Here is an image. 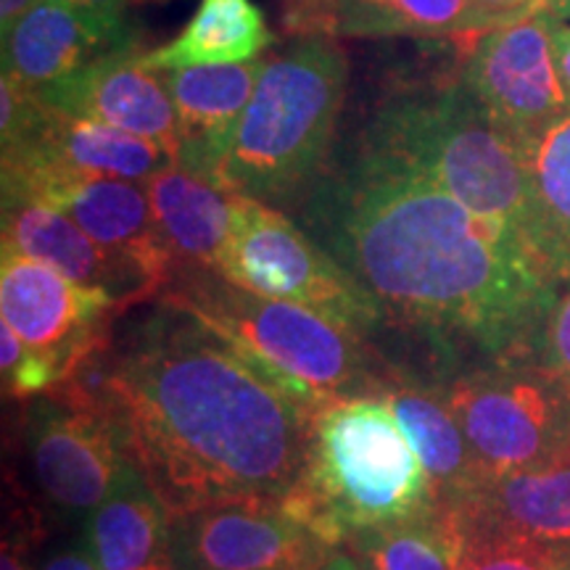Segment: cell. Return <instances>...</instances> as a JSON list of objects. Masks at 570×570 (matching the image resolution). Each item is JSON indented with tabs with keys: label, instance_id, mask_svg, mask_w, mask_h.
Instances as JSON below:
<instances>
[{
	"label": "cell",
	"instance_id": "cell-19",
	"mask_svg": "<svg viewBox=\"0 0 570 570\" xmlns=\"http://www.w3.org/2000/svg\"><path fill=\"white\" fill-rule=\"evenodd\" d=\"M375 391L389 399L412 446L417 449L436 504L460 508L479 494L487 479L441 389H431L415 377L386 370L377 377Z\"/></svg>",
	"mask_w": 570,
	"mask_h": 570
},
{
	"label": "cell",
	"instance_id": "cell-23",
	"mask_svg": "<svg viewBox=\"0 0 570 570\" xmlns=\"http://www.w3.org/2000/svg\"><path fill=\"white\" fill-rule=\"evenodd\" d=\"M159 233L180 267H212L233 227L235 194L190 175L180 164L142 183Z\"/></svg>",
	"mask_w": 570,
	"mask_h": 570
},
{
	"label": "cell",
	"instance_id": "cell-10",
	"mask_svg": "<svg viewBox=\"0 0 570 570\" xmlns=\"http://www.w3.org/2000/svg\"><path fill=\"white\" fill-rule=\"evenodd\" d=\"M27 454L35 487L63 515H90L135 465L109 412L56 391L30 410Z\"/></svg>",
	"mask_w": 570,
	"mask_h": 570
},
{
	"label": "cell",
	"instance_id": "cell-30",
	"mask_svg": "<svg viewBox=\"0 0 570 570\" xmlns=\"http://www.w3.org/2000/svg\"><path fill=\"white\" fill-rule=\"evenodd\" d=\"M48 3H59V6H67V9L80 11L85 21H90L96 30H101L114 40H122V42L138 40L130 27H127V19H125L127 0H48Z\"/></svg>",
	"mask_w": 570,
	"mask_h": 570
},
{
	"label": "cell",
	"instance_id": "cell-22",
	"mask_svg": "<svg viewBox=\"0 0 570 570\" xmlns=\"http://www.w3.org/2000/svg\"><path fill=\"white\" fill-rule=\"evenodd\" d=\"M85 547L101 570H142L173 550V515L135 465L85 520Z\"/></svg>",
	"mask_w": 570,
	"mask_h": 570
},
{
	"label": "cell",
	"instance_id": "cell-16",
	"mask_svg": "<svg viewBox=\"0 0 570 570\" xmlns=\"http://www.w3.org/2000/svg\"><path fill=\"white\" fill-rule=\"evenodd\" d=\"M265 61L159 71L177 117V164L212 183L225 142L252 101Z\"/></svg>",
	"mask_w": 570,
	"mask_h": 570
},
{
	"label": "cell",
	"instance_id": "cell-20",
	"mask_svg": "<svg viewBox=\"0 0 570 570\" xmlns=\"http://www.w3.org/2000/svg\"><path fill=\"white\" fill-rule=\"evenodd\" d=\"M458 510L512 537L570 552V446L541 465L483 483Z\"/></svg>",
	"mask_w": 570,
	"mask_h": 570
},
{
	"label": "cell",
	"instance_id": "cell-3",
	"mask_svg": "<svg viewBox=\"0 0 570 570\" xmlns=\"http://www.w3.org/2000/svg\"><path fill=\"white\" fill-rule=\"evenodd\" d=\"M281 502L336 550L436 508L417 449L381 391L312 412L302 473Z\"/></svg>",
	"mask_w": 570,
	"mask_h": 570
},
{
	"label": "cell",
	"instance_id": "cell-31",
	"mask_svg": "<svg viewBox=\"0 0 570 570\" xmlns=\"http://www.w3.org/2000/svg\"><path fill=\"white\" fill-rule=\"evenodd\" d=\"M38 529L30 525L27 533L9 531L3 539V554H0V570H35L32 566V547Z\"/></svg>",
	"mask_w": 570,
	"mask_h": 570
},
{
	"label": "cell",
	"instance_id": "cell-6",
	"mask_svg": "<svg viewBox=\"0 0 570 570\" xmlns=\"http://www.w3.org/2000/svg\"><path fill=\"white\" fill-rule=\"evenodd\" d=\"M346 56L309 38L269 59L235 122L212 185L259 202H285L323 167L346 96Z\"/></svg>",
	"mask_w": 570,
	"mask_h": 570
},
{
	"label": "cell",
	"instance_id": "cell-37",
	"mask_svg": "<svg viewBox=\"0 0 570 570\" xmlns=\"http://www.w3.org/2000/svg\"><path fill=\"white\" fill-rule=\"evenodd\" d=\"M142 570H188V568H185L183 562L177 560V554L173 550H169L167 554H161L159 560H154L151 566H146Z\"/></svg>",
	"mask_w": 570,
	"mask_h": 570
},
{
	"label": "cell",
	"instance_id": "cell-39",
	"mask_svg": "<svg viewBox=\"0 0 570 570\" xmlns=\"http://www.w3.org/2000/svg\"><path fill=\"white\" fill-rule=\"evenodd\" d=\"M562 570H570V552L562 558Z\"/></svg>",
	"mask_w": 570,
	"mask_h": 570
},
{
	"label": "cell",
	"instance_id": "cell-11",
	"mask_svg": "<svg viewBox=\"0 0 570 570\" xmlns=\"http://www.w3.org/2000/svg\"><path fill=\"white\" fill-rule=\"evenodd\" d=\"M125 306L106 291L85 288L53 267L3 246V323H9L24 344L53 362L61 383L111 346V320Z\"/></svg>",
	"mask_w": 570,
	"mask_h": 570
},
{
	"label": "cell",
	"instance_id": "cell-9",
	"mask_svg": "<svg viewBox=\"0 0 570 570\" xmlns=\"http://www.w3.org/2000/svg\"><path fill=\"white\" fill-rule=\"evenodd\" d=\"M3 198L38 202L67 214L96 244L161 296L177 262L156 225L142 183L59 167H3Z\"/></svg>",
	"mask_w": 570,
	"mask_h": 570
},
{
	"label": "cell",
	"instance_id": "cell-2",
	"mask_svg": "<svg viewBox=\"0 0 570 570\" xmlns=\"http://www.w3.org/2000/svg\"><path fill=\"white\" fill-rule=\"evenodd\" d=\"M53 391L109 412L173 520L283 499L302 473L309 412L175 306L161 304L122 346L104 348Z\"/></svg>",
	"mask_w": 570,
	"mask_h": 570
},
{
	"label": "cell",
	"instance_id": "cell-24",
	"mask_svg": "<svg viewBox=\"0 0 570 570\" xmlns=\"http://www.w3.org/2000/svg\"><path fill=\"white\" fill-rule=\"evenodd\" d=\"M273 42L265 13L252 0H204L188 27L167 46L142 53L148 71L254 61Z\"/></svg>",
	"mask_w": 570,
	"mask_h": 570
},
{
	"label": "cell",
	"instance_id": "cell-21",
	"mask_svg": "<svg viewBox=\"0 0 570 570\" xmlns=\"http://www.w3.org/2000/svg\"><path fill=\"white\" fill-rule=\"evenodd\" d=\"M132 42L140 40H114L85 21L80 11L40 0L3 38V75L40 90Z\"/></svg>",
	"mask_w": 570,
	"mask_h": 570
},
{
	"label": "cell",
	"instance_id": "cell-29",
	"mask_svg": "<svg viewBox=\"0 0 570 570\" xmlns=\"http://www.w3.org/2000/svg\"><path fill=\"white\" fill-rule=\"evenodd\" d=\"M541 367L570 396V291L558 298L541 333Z\"/></svg>",
	"mask_w": 570,
	"mask_h": 570
},
{
	"label": "cell",
	"instance_id": "cell-36",
	"mask_svg": "<svg viewBox=\"0 0 570 570\" xmlns=\"http://www.w3.org/2000/svg\"><path fill=\"white\" fill-rule=\"evenodd\" d=\"M315 570H362L360 562L354 560V554H346V552H333L331 558H327L323 566H317Z\"/></svg>",
	"mask_w": 570,
	"mask_h": 570
},
{
	"label": "cell",
	"instance_id": "cell-38",
	"mask_svg": "<svg viewBox=\"0 0 570 570\" xmlns=\"http://www.w3.org/2000/svg\"><path fill=\"white\" fill-rule=\"evenodd\" d=\"M544 11L554 19L566 21L570 19V0H544Z\"/></svg>",
	"mask_w": 570,
	"mask_h": 570
},
{
	"label": "cell",
	"instance_id": "cell-12",
	"mask_svg": "<svg viewBox=\"0 0 570 570\" xmlns=\"http://www.w3.org/2000/svg\"><path fill=\"white\" fill-rule=\"evenodd\" d=\"M552 21L537 11L483 32L465 67L468 88L525 151L544 127L570 111L554 63Z\"/></svg>",
	"mask_w": 570,
	"mask_h": 570
},
{
	"label": "cell",
	"instance_id": "cell-5",
	"mask_svg": "<svg viewBox=\"0 0 570 570\" xmlns=\"http://www.w3.org/2000/svg\"><path fill=\"white\" fill-rule=\"evenodd\" d=\"M365 148L420 169L470 212L518 233L539 259L529 151L491 119L465 80L436 96L389 104Z\"/></svg>",
	"mask_w": 570,
	"mask_h": 570
},
{
	"label": "cell",
	"instance_id": "cell-4",
	"mask_svg": "<svg viewBox=\"0 0 570 570\" xmlns=\"http://www.w3.org/2000/svg\"><path fill=\"white\" fill-rule=\"evenodd\" d=\"M225 341L262 381L304 412L375 391L365 338L302 304L227 283L212 267H180L159 296Z\"/></svg>",
	"mask_w": 570,
	"mask_h": 570
},
{
	"label": "cell",
	"instance_id": "cell-26",
	"mask_svg": "<svg viewBox=\"0 0 570 570\" xmlns=\"http://www.w3.org/2000/svg\"><path fill=\"white\" fill-rule=\"evenodd\" d=\"M529 167L539 259L554 281L570 283V111L537 135L529 146Z\"/></svg>",
	"mask_w": 570,
	"mask_h": 570
},
{
	"label": "cell",
	"instance_id": "cell-32",
	"mask_svg": "<svg viewBox=\"0 0 570 570\" xmlns=\"http://www.w3.org/2000/svg\"><path fill=\"white\" fill-rule=\"evenodd\" d=\"M475 3L487 13L491 27L508 24V21H518L537 11H544V0H475Z\"/></svg>",
	"mask_w": 570,
	"mask_h": 570
},
{
	"label": "cell",
	"instance_id": "cell-18",
	"mask_svg": "<svg viewBox=\"0 0 570 570\" xmlns=\"http://www.w3.org/2000/svg\"><path fill=\"white\" fill-rule=\"evenodd\" d=\"M291 32L309 38H444L494 30L475 0H291Z\"/></svg>",
	"mask_w": 570,
	"mask_h": 570
},
{
	"label": "cell",
	"instance_id": "cell-33",
	"mask_svg": "<svg viewBox=\"0 0 570 570\" xmlns=\"http://www.w3.org/2000/svg\"><path fill=\"white\" fill-rule=\"evenodd\" d=\"M552 51H554V63H558L560 82L570 98V24L568 21H560V19L552 21Z\"/></svg>",
	"mask_w": 570,
	"mask_h": 570
},
{
	"label": "cell",
	"instance_id": "cell-14",
	"mask_svg": "<svg viewBox=\"0 0 570 570\" xmlns=\"http://www.w3.org/2000/svg\"><path fill=\"white\" fill-rule=\"evenodd\" d=\"M140 56V42L117 48L38 92L53 111L140 135L177 156L173 98L159 71L142 67Z\"/></svg>",
	"mask_w": 570,
	"mask_h": 570
},
{
	"label": "cell",
	"instance_id": "cell-28",
	"mask_svg": "<svg viewBox=\"0 0 570 570\" xmlns=\"http://www.w3.org/2000/svg\"><path fill=\"white\" fill-rule=\"evenodd\" d=\"M0 373H3V396L17 402H32L35 396L53 391L61 383L53 362L24 344L9 323H0Z\"/></svg>",
	"mask_w": 570,
	"mask_h": 570
},
{
	"label": "cell",
	"instance_id": "cell-1",
	"mask_svg": "<svg viewBox=\"0 0 570 570\" xmlns=\"http://www.w3.org/2000/svg\"><path fill=\"white\" fill-rule=\"evenodd\" d=\"M306 223L383 320L441 344L523 352L558 302V283L518 233L470 212L420 169L367 148L315 185Z\"/></svg>",
	"mask_w": 570,
	"mask_h": 570
},
{
	"label": "cell",
	"instance_id": "cell-17",
	"mask_svg": "<svg viewBox=\"0 0 570 570\" xmlns=\"http://www.w3.org/2000/svg\"><path fill=\"white\" fill-rule=\"evenodd\" d=\"M3 246L53 267L85 288L106 291L125 309L154 296L138 273L96 244L67 214L46 204L3 198Z\"/></svg>",
	"mask_w": 570,
	"mask_h": 570
},
{
	"label": "cell",
	"instance_id": "cell-8",
	"mask_svg": "<svg viewBox=\"0 0 570 570\" xmlns=\"http://www.w3.org/2000/svg\"><path fill=\"white\" fill-rule=\"evenodd\" d=\"M441 394L487 483L570 446V396L544 367L475 370L449 381Z\"/></svg>",
	"mask_w": 570,
	"mask_h": 570
},
{
	"label": "cell",
	"instance_id": "cell-15",
	"mask_svg": "<svg viewBox=\"0 0 570 570\" xmlns=\"http://www.w3.org/2000/svg\"><path fill=\"white\" fill-rule=\"evenodd\" d=\"M173 164H177V156L159 142L109 125L67 117L51 106L27 138L3 148V167L80 169L132 183L151 180Z\"/></svg>",
	"mask_w": 570,
	"mask_h": 570
},
{
	"label": "cell",
	"instance_id": "cell-34",
	"mask_svg": "<svg viewBox=\"0 0 570 570\" xmlns=\"http://www.w3.org/2000/svg\"><path fill=\"white\" fill-rule=\"evenodd\" d=\"M42 570H101V568H98V562L92 560L88 547H82V550H63L59 554H53V558L42 566Z\"/></svg>",
	"mask_w": 570,
	"mask_h": 570
},
{
	"label": "cell",
	"instance_id": "cell-25",
	"mask_svg": "<svg viewBox=\"0 0 570 570\" xmlns=\"http://www.w3.org/2000/svg\"><path fill=\"white\" fill-rule=\"evenodd\" d=\"M465 529L454 508H441L348 541L362 570H460Z\"/></svg>",
	"mask_w": 570,
	"mask_h": 570
},
{
	"label": "cell",
	"instance_id": "cell-13",
	"mask_svg": "<svg viewBox=\"0 0 570 570\" xmlns=\"http://www.w3.org/2000/svg\"><path fill=\"white\" fill-rule=\"evenodd\" d=\"M173 552L188 570H315L336 547L281 499H244L175 518Z\"/></svg>",
	"mask_w": 570,
	"mask_h": 570
},
{
	"label": "cell",
	"instance_id": "cell-35",
	"mask_svg": "<svg viewBox=\"0 0 570 570\" xmlns=\"http://www.w3.org/2000/svg\"><path fill=\"white\" fill-rule=\"evenodd\" d=\"M35 3H40V0H0V32H3V38Z\"/></svg>",
	"mask_w": 570,
	"mask_h": 570
},
{
	"label": "cell",
	"instance_id": "cell-27",
	"mask_svg": "<svg viewBox=\"0 0 570 570\" xmlns=\"http://www.w3.org/2000/svg\"><path fill=\"white\" fill-rule=\"evenodd\" d=\"M458 512L465 529L460 570H562V558L568 552L533 544L529 539L481 523L462 510Z\"/></svg>",
	"mask_w": 570,
	"mask_h": 570
},
{
	"label": "cell",
	"instance_id": "cell-7",
	"mask_svg": "<svg viewBox=\"0 0 570 570\" xmlns=\"http://www.w3.org/2000/svg\"><path fill=\"white\" fill-rule=\"evenodd\" d=\"M214 269L252 294L302 304L365 338L383 323L373 296L285 214L235 196L233 227Z\"/></svg>",
	"mask_w": 570,
	"mask_h": 570
}]
</instances>
